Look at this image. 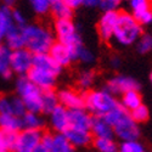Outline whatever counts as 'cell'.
I'll return each instance as SVG.
<instances>
[{
  "label": "cell",
  "instance_id": "obj_1",
  "mask_svg": "<svg viewBox=\"0 0 152 152\" xmlns=\"http://www.w3.org/2000/svg\"><path fill=\"white\" fill-rule=\"evenodd\" d=\"M24 48L33 55L46 54L54 45V35L42 24H26L22 28Z\"/></svg>",
  "mask_w": 152,
  "mask_h": 152
},
{
  "label": "cell",
  "instance_id": "obj_2",
  "mask_svg": "<svg viewBox=\"0 0 152 152\" xmlns=\"http://www.w3.org/2000/svg\"><path fill=\"white\" fill-rule=\"evenodd\" d=\"M105 119L113 128V134H116L121 140L130 141L136 140L139 136L137 123L132 118L130 113L125 111L121 105L105 116Z\"/></svg>",
  "mask_w": 152,
  "mask_h": 152
},
{
  "label": "cell",
  "instance_id": "obj_3",
  "mask_svg": "<svg viewBox=\"0 0 152 152\" xmlns=\"http://www.w3.org/2000/svg\"><path fill=\"white\" fill-rule=\"evenodd\" d=\"M141 35V24L128 12H119L118 21L112 37L116 43L123 46H128L137 42Z\"/></svg>",
  "mask_w": 152,
  "mask_h": 152
},
{
  "label": "cell",
  "instance_id": "obj_4",
  "mask_svg": "<svg viewBox=\"0 0 152 152\" xmlns=\"http://www.w3.org/2000/svg\"><path fill=\"white\" fill-rule=\"evenodd\" d=\"M118 106L116 97L107 90H93L84 96V107L97 117H105Z\"/></svg>",
  "mask_w": 152,
  "mask_h": 152
},
{
  "label": "cell",
  "instance_id": "obj_5",
  "mask_svg": "<svg viewBox=\"0 0 152 152\" xmlns=\"http://www.w3.org/2000/svg\"><path fill=\"white\" fill-rule=\"evenodd\" d=\"M16 90L18 97L26 106L27 112L38 113L42 111L43 91L37 88L27 77H21L16 83Z\"/></svg>",
  "mask_w": 152,
  "mask_h": 152
},
{
  "label": "cell",
  "instance_id": "obj_6",
  "mask_svg": "<svg viewBox=\"0 0 152 152\" xmlns=\"http://www.w3.org/2000/svg\"><path fill=\"white\" fill-rule=\"evenodd\" d=\"M54 29L58 39V43L65 44L69 48L82 45L80 35L71 20H57L55 22Z\"/></svg>",
  "mask_w": 152,
  "mask_h": 152
},
{
  "label": "cell",
  "instance_id": "obj_7",
  "mask_svg": "<svg viewBox=\"0 0 152 152\" xmlns=\"http://www.w3.org/2000/svg\"><path fill=\"white\" fill-rule=\"evenodd\" d=\"M11 71L18 74H27L33 67V54L26 48L11 51Z\"/></svg>",
  "mask_w": 152,
  "mask_h": 152
},
{
  "label": "cell",
  "instance_id": "obj_8",
  "mask_svg": "<svg viewBox=\"0 0 152 152\" xmlns=\"http://www.w3.org/2000/svg\"><path fill=\"white\" fill-rule=\"evenodd\" d=\"M43 135L40 130H27L24 129L21 133H17L16 137V152H33L37 146L42 142Z\"/></svg>",
  "mask_w": 152,
  "mask_h": 152
},
{
  "label": "cell",
  "instance_id": "obj_9",
  "mask_svg": "<svg viewBox=\"0 0 152 152\" xmlns=\"http://www.w3.org/2000/svg\"><path fill=\"white\" fill-rule=\"evenodd\" d=\"M132 16L141 24L152 23V1L151 0H129Z\"/></svg>",
  "mask_w": 152,
  "mask_h": 152
},
{
  "label": "cell",
  "instance_id": "obj_10",
  "mask_svg": "<svg viewBox=\"0 0 152 152\" xmlns=\"http://www.w3.org/2000/svg\"><path fill=\"white\" fill-rule=\"evenodd\" d=\"M27 78L42 91L53 90V88L56 82V75L51 72L43 71L39 68L32 67L31 71L27 73Z\"/></svg>",
  "mask_w": 152,
  "mask_h": 152
},
{
  "label": "cell",
  "instance_id": "obj_11",
  "mask_svg": "<svg viewBox=\"0 0 152 152\" xmlns=\"http://www.w3.org/2000/svg\"><path fill=\"white\" fill-rule=\"evenodd\" d=\"M75 48H69L65 44H61L57 42V43H54V45L51 46L49 55L51 56V58L60 67H63L69 65L73 60H75Z\"/></svg>",
  "mask_w": 152,
  "mask_h": 152
},
{
  "label": "cell",
  "instance_id": "obj_12",
  "mask_svg": "<svg viewBox=\"0 0 152 152\" xmlns=\"http://www.w3.org/2000/svg\"><path fill=\"white\" fill-rule=\"evenodd\" d=\"M130 90H139V83L130 77L117 75V77H113L107 83V91L112 95H117V94L123 95Z\"/></svg>",
  "mask_w": 152,
  "mask_h": 152
},
{
  "label": "cell",
  "instance_id": "obj_13",
  "mask_svg": "<svg viewBox=\"0 0 152 152\" xmlns=\"http://www.w3.org/2000/svg\"><path fill=\"white\" fill-rule=\"evenodd\" d=\"M118 16H119L118 11H106L101 16L97 29H99L100 37L104 40H110L113 37V32H115V28H116Z\"/></svg>",
  "mask_w": 152,
  "mask_h": 152
},
{
  "label": "cell",
  "instance_id": "obj_14",
  "mask_svg": "<svg viewBox=\"0 0 152 152\" xmlns=\"http://www.w3.org/2000/svg\"><path fill=\"white\" fill-rule=\"evenodd\" d=\"M50 123L58 133H65L69 126V111L58 105L50 112Z\"/></svg>",
  "mask_w": 152,
  "mask_h": 152
},
{
  "label": "cell",
  "instance_id": "obj_15",
  "mask_svg": "<svg viewBox=\"0 0 152 152\" xmlns=\"http://www.w3.org/2000/svg\"><path fill=\"white\" fill-rule=\"evenodd\" d=\"M91 119H93V117L84 108L72 110V111H69V126L68 128L90 132Z\"/></svg>",
  "mask_w": 152,
  "mask_h": 152
},
{
  "label": "cell",
  "instance_id": "obj_16",
  "mask_svg": "<svg viewBox=\"0 0 152 152\" xmlns=\"http://www.w3.org/2000/svg\"><path fill=\"white\" fill-rule=\"evenodd\" d=\"M57 97L61 102V106L67 108L68 111L84 108V96H82L74 90H69V89L61 90Z\"/></svg>",
  "mask_w": 152,
  "mask_h": 152
},
{
  "label": "cell",
  "instance_id": "obj_17",
  "mask_svg": "<svg viewBox=\"0 0 152 152\" xmlns=\"http://www.w3.org/2000/svg\"><path fill=\"white\" fill-rule=\"evenodd\" d=\"M90 132L96 136V139H112L113 136V128L105 117H93Z\"/></svg>",
  "mask_w": 152,
  "mask_h": 152
},
{
  "label": "cell",
  "instance_id": "obj_18",
  "mask_svg": "<svg viewBox=\"0 0 152 152\" xmlns=\"http://www.w3.org/2000/svg\"><path fill=\"white\" fill-rule=\"evenodd\" d=\"M65 136L74 147H84L91 142V132L88 130H79L74 128H68L65 133Z\"/></svg>",
  "mask_w": 152,
  "mask_h": 152
},
{
  "label": "cell",
  "instance_id": "obj_19",
  "mask_svg": "<svg viewBox=\"0 0 152 152\" xmlns=\"http://www.w3.org/2000/svg\"><path fill=\"white\" fill-rule=\"evenodd\" d=\"M33 67L43 69V71L51 72L55 75H57L61 71V67L51 58V56L49 55V53L33 55Z\"/></svg>",
  "mask_w": 152,
  "mask_h": 152
},
{
  "label": "cell",
  "instance_id": "obj_20",
  "mask_svg": "<svg viewBox=\"0 0 152 152\" xmlns=\"http://www.w3.org/2000/svg\"><path fill=\"white\" fill-rule=\"evenodd\" d=\"M22 128L21 118L14 115H0V132L17 134Z\"/></svg>",
  "mask_w": 152,
  "mask_h": 152
},
{
  "label": "cell",
  "instance_id": "obj_21",
  "mask_svg": "<svg viewBox=\"0 0 152 152\" xmlns=\"http://www.w3.org/2000/svg\"><path fill=\"white\" fill-rule=\"evenodd\" d=\"M5 42H6L5 46L9 48L11 51L23 49L24 48V40H23V35H22V28H17L14 26L6 34Z\"/></svg>",
  "mask_w": 152,
  "mask_h": 152
},
{
  "label": "cell",
  "instance_id": "obj_22",
  "mask_svg": "<svg viewBox=\"0 0 152 152\" xmlns=\"http://www.w3.org/2000/svg\"><path fill=\"white\" fill-rule=\"evenodd\" d=\"M73 146L63 133L53 135L51 142L49 145L50 152H73Z\"/></svg>",
  "mask_w": 152,
  "mask_h": 152
},
{
  "label": "cell",
  "instance_id": "obj_23",
  "mask_svg": "<svg viewBox=\"0 0 152 152\" xmlns=\"http://www.w3.org/2000/svg\"><path fill=\"white\" fill-rule=\"evenodd\" d=\"M11 12L12 11L10 10V7H6V6L0 7V45H1L3 40H5L9 31L14 27V23H12V18H11Z\"/></svg>",
  "mask_w": 152,
  "mask_h": 152
},
{
  "label": "cell",
  "instance_id": "obj_24",
  "mask_svg": "<svg viewBox=\"0 0 152 152\" xmlns=\"http://www.w3.org/2000/svg\"><path fill=\"white\" fill-rule=\"evenodd\" d=\"M140 105H142L141 102V95L139 94L137 90H130L126 91L125 94H123L122 97V107L125 111H134L136 107H139Z\"/></svg>",
  "mask_w": 152,
  "mask_h": 152
},
{
  "label": "cell",
  "instance_id": "obj_25",
  "mask_svg": "<svg viewBox=\"0 0 152 152\" xmlns=\"http://www.w3.org/2000/svg\"><path fill=\"white\" fill-rule=\"evenodd\" d=\"M10 58H11V50L5 45H0V75H3L4 78H10L12 74Z\"/></svg>",
  "mask_w": 152,
  "mask_h": 152
},
{
  "label": "cell",
  "instance_id": "obj_26",
  "mask_svg": "<svg viewBox=\"0 0 152 152\" xmlns=\"http://www.w3.org/2000/svg\"><path fill=\"white\" fill-rule=\"evenodd\" d=\"M50 11L53 12L54 17L57 20H71L73 15V10L67 6L62 0H56V1L51 5Z\"/></svg>",
  "mask_w": 152,
  "mask_h": 152
},
{
  "label": "cell",
  "instance_id": "obj_27",
  "mask_svg": "<svg viewBox=\"0 0 152 152\" xmlns=\"http://www.w3.org/2000/svg\"><path fill=\"white\" fill-rule=\"evenodd\" d=\"M22 126L27 130H40V128L43 126V121L42 118L38 116V113H33V112H27L22 118Z\"/></svg>",
  "mask_w": 152,
  "mask_h": 152
},
{
  "label": "cell",
  "instance_id": "obj_28",
  "mask_svg": "<svg viewBox=\"0 0 152 152\" xmlns=\"http://www.w3.org/2000/svg\"><path fill=\"white\" fill-rule=\"evenodd\" d=\"M58 106V97L57 95L53 91H43V100H42V111L50 113L54 108Z\"/></svg>",
  "mask_w": 152,
  "mask_h": 152
},
{
  "label": "cell",
  "instance_id": "obj_29",
  "mask_svg": "<svg viewBox=\"0 0 152 152\" xmlns=\"http://www.w3.org/2000/svg\"><path fill=\"white\" fill-rule=\"evenodd\" d=\"M94 146L97 152H119L118 146L112 139H96Z\"/></svg>",
  "mask_w": 152,
  "mask_h": 152
},
{
  "label": "cell",
  "instance_id": "obj_30",
  "mask_svg": "<svg viewBox=\"0 0 152 152\" xmlns=\"http://www.w3.org/2000/svg\"><path fill=\"white\" fill-rule=\"evenodd\" d=\"M56 0H29L31 6L38 15H45L50 11L51 5Z\"/></svg>",
  "mask_w": 152,
  "mask_h": 152
},
{
  "label": "cell",
  "instance_id": "obj_31",
  "mask_svg": "<svg viewBox=\"0 0 152 152\" xmlns=\"http://www.w3.org/2000/svg\"><path fill=\"white\" fill-rule=\"evenodd\" d=\"M136 48L140 54H147V53L152 51V34H150V33L142 34L139 38Z\"/></svg>",
  "mask_w": 152,
  "mask_h": 152
},
{
  "label": "cell",
  "instance_id": "obj_32",
  "mask_svg": "<svg viewBox=\"0 0 152 152\" xmlns=\"http://www.w3.org/2000/svg\"><path fill=\"white\" fill-rule=\"evenodd\" d=\"M75 60H79L85 63H90L94 61V54L89 49L84 48L83 45H79L75 48Z\"/></svg>",
  "mask_w": 152,
  "mask_h": 152
},
{
  "label": "cell",
  "instance_id": "obj_33",
  "mask_svg": "<svg viewBox=\"0 0 152 152\" xmlns=\"http://www.w3.org/2000/svg\"><path fill=\"white\" fill-rule=\"evenodd\" d=\"M118 148H119V152H145L144 146L136 140L123 141Z\"/></svg>",
  "mask_w": 152,
  "mask_h": 152
},
{
  "label": "cell",
  "instance_id": "obj_34",
  "mask_svg": "<svg viewBox=\"0 0 152 152\" xmlns=\"http://www.w3.org/2000/svg\"><path fill=\"white\" fill-rule=\"evenodd\" d=\"M130 116L136 123H141V122L147 121V118L150 116V112H148V108L146 106L140 105L139 107H136L134 111L130 112Z\"/></svg>",
  "mask_w": 152,
  "mask_h": 152
},
{
  "label": "cell",
  "instance_id": "obj_35",
  "mask_svg": "<svg viewBox=\"0 0 152 152\" xmlns=\"http://www.w3.org/2000/svg\"><path fill=\"white\" fill-rule=\"evenodd\" d=\"M12 113L18 118H22L27 113L26 106L20 97H12Z\"/></svg>",
  "mask_w": 152,
  "mask_h": 152
},
{
  "label": "cell",
  "instance_id": "obj_36",
  "mask_svg": "<svg viewBox=\"0 0 152 152\" xmlns=\"http://www.w3.org/2000/svg\"><path fill=\"white\" fill-rule=\"evenodd\" d=\"M0 115H14L12 113V97L0 96Z\"/></svg>",
  "mask_w": 152,
  "mask_h": 152
},
{
  "label": "cell",
  "instance_id": "obj_37",
  "mask_svg": "<svg viewBox=\"0 0 152 152\" xmlns=\"http://www.w3.org/2000/svg\"><path fill=\"white\" fill-rule=\"evenodd\" d=\"M78 83L82 88H90L94 83V73L90 72V71H85L83 72L80 75H79V78H78Z\"/></svg>",
  "mask_w": 152,
  "mask_h": 152
},
{
  "label": "cell",
  "instance_id": "obj_38",
  "mask_svg": "<svg viewBox=\"0 0 152 152\" xmlns=\"http://www.w3.org/2000/svg\"><path fill=\"white\" fill-rule=\"evenodd\" d=\"M11 18H12V23H14L15 27L23 28L24 26H26V17H24V15L21 11L14 10L11 12Z\"/></svg>",
  "mask_w": 152,
  "mask_h": 152
},
{
  "label": "cell",
  "instance_id": "obj_39",
  "mask_svg": "<svg viewBox=\"0 0 152 152\" xmlns=\"http://www.w3.org/2000/svg\"><path fill=\"white\" fill-rule=\"evenodd\" d=\"M123 0H101L100 7L106 11H117V9L121 6Z\"/></svg>",
  "mask_w": 152,
  "mask_h": 152
},
{
  "label": "cell",
  "instance_id": "obj_40",
  "mask_svg": "<svg viewBox=\"0 0 152 152\" xmlns=\"http://www.w3.org/2000/svg\"><path fill=\"white\" fill-rule=\"evenodd\" d=\"M62 1L73 10V9H75V7H78V6L83 5V1H84V0H62Z\"/></svg>",
  "mask_w": 152,
  "mask_h": 152
},
{
  "label": "cell",
  "instance_id": "obj_41",
  "mask_svg": "<svg viewBox=\"0 0 152 152\" xmlns=\"http://www.w3.org/2000/svg\"><path fill=\"white\" fill-rule=\"evenodd\" d=\"M7 151H9V146L5 140V135L3 132H0V152H7Z\"/></svg>",
  "mask_w": 152,
  "mask_h": 152
},
{
  "label": "cell",
  "instance_id": "obj_42",
  "mask_svg": "<svg viewBox=\"0 0 152 152\" xmlns=\"http://www.w3.org/2000/svg\"><path fill=\"white\" fill-rule=\"evenodd\" d=\"M100 3H101V0H84L83 5L90 6V7H95V6H100Z\"/></svg>",
  "mask_w": 152,
  "mask_h": 152
},
{
  "label": "cell",
  "instance_id": "obj_43",
  "mask_svg": "<svg viewBox=\"0 0 152 152\" xmlns=\"http://www.w3.org/2000/svg\"><path fill=\"white\" fill-rule=\"evenodd\" d=\"M33 152H50V150L40 142V145H39V146H37V147H35V150H34Z\"/></svg>",
  "mask_w": 152,
  "mask_h": 152
},
{
  "label": "cell",
  "instance_id": "obj_44",
  "mask_svg": "<svg viewBox=\"0 0 152 152\" xmlns=\"http://www.w3.org/2000/svg\"><path fill=\"white\" fill-rule=\"evenodd\" d=\"M1 1H3L4 6H6V7H11L12 5H15V4H16L17 0H1Z\"/></svg>",
  "mask_w": 152,
  "mask_h": 152
},
{
  "label": "cell",
  "instance_id": "obj_45",
  "mask_svg": "<svg viewBox=\"0 0 152 152\" xmlns=\"http://www.w3.org/2000/svg\"><path fill=\"white\" fill-rule=\"evenodd\" d=\"M111 65L115 67V68H117L119 65H121V61H119V58L118 57H113L112 60H111Z\"/></svg>",
  "mask_w": 152,
  "mask_h": 152
},
{
  "label": "cell",
  "instance_id": "obj_46",
  "mask_svg": "<svg viewBox=\"0 0 152 152\" xmlns=\"http://www.w3.org/2000/svg\"><path fill=\"white\" fill-rule=\"evenodd\" d=\"M150 83H151V85H152V73L150 74Z\"/></svg>",
  "mask_w": 152,
  "mask_h": 152
}]
</instances>
